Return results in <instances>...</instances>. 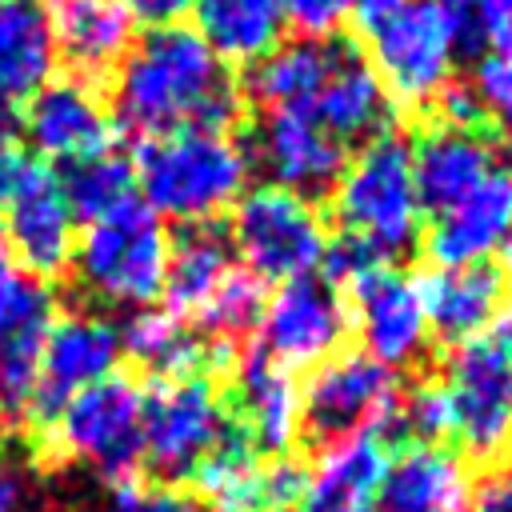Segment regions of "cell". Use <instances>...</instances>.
<instances>
[{"label":"cell","instance_id":"cell-1","mask_svg":"<svg viewBox=\"0 0 512 512\" xmlns=\"http://www.w3.org/2000/svg\"><path fill=\"white\" fill-rule=\"evenodd\" d=\"M112 72V124L140 140L176 128L228 132L240 112V84L228 60L184 24L148 28Z\"/></svg>","mask_w":512,"mask_h":512},{"label":"cell","instance_id":"cell-2","mask_svg":"<svg viewBox=\"0 0 512 512\" xmlns=\"http://www.w3.org/2000/svg\"><path fill=\"white\" fill-rule=\"evenodd\" d=\"M132 172L148 212L176 224H204L244 196L252 168L236 136L216 128H176L140 140Z\"/></svg>","mask_w":512,"mask_h":512},{"label":"cell","instance_id":"cell-3","mask_svg":"<svg viewBox=\"0 0 512 512\" xmlns=\"http://www.w3.org/2000/svg\"><path fill=\"white\" fill-rule=\"evenodd\" d=\"M332 216L340 240L356 244L372 260L396 264L412 256L424 236V208L416 196L408 140L396 132L364 140L332 184Z\"/></svg>","mask_w":512,"mask_h":512},{"label":"cell","instance_id":"cell-4","mask_svg":"<svg viewBox=\"0 0 512 512\" xmlns=\"http://www.w3.org/2000/svg\"><path fill=\"white\" fill-rule=\"evenodd\" d=\"M348 20L392 104H432L452 84L460 48L444 0H356Z\"/></svg>","mask_w":512,"mask_h":512},{"label":"cell","instance_id":"cell-5","mask_svg":"<svg viewBox=\"0 0 512 512\" xmlns=\"http://www.w3.org/2000/svg\"><path fill=\"white\" fill-rule=\"evenodd\" d=\"M172 236L140 200L92 220L72 248V272L88 300L104 308H152L164 292Z\"/></svg>","mask_w":512,"mask_h":512},{"label":"cell","instance_id":"cell-6","mask_svg":"<svg viewBox=\"0 0 512 512\" xmlns=\"http://www.w3.org/2000/svg\"><path fill=\"white\" fill-rule=\"evenodd\" d=\"M44 436L56 456L84 464L108 484H132L144 464V392L124 372L76 392L48 424Z\"/></svg>","mask_w":512,"mask_h":512},{"label":"cell","instance_id":"cell-7","mask_svg":"<svg viewBox=\"0 0 512 512\" xmlns=\"http://www.w3.org/2000/svg\"><path fill=\"white\" fill-rule=\"evenodd\" d=\"M228 240L236 260L260 284H288L312 276L328 252L324 220L312 208V200L276 184L244 188V196L236 200Z\"/></svg>","mask_w":512,"mask_h":512},{"label":"cell","instance_id":"cell-8","mask_svg":"<svg viewBox=\"0 0 512 512\" xmlns=\"http://www.w3.org/2000/svg\"><path fill=\"white\" fill-rule=\"evenodd\" d=\"M232 428L228 400L208 376L156 380L144 392V464L168 484L196 480Z\"/></svg>","mask_w":512,"mask_h":512},{"label":"cell","instance_id":"cell-9","mask_svg":"<svg viewBox=\"0 0 512 512\" xmlns=\"http://www.w3.org/2000/svg\"><path fill=\"white\" fill-rule=\"evenodd\" d=\"M396 404L400 380L392 368H384L368 352H336L316 364L308 388L300 392V428L316 444H336L360 432L388 440Z\"/></svg>","mask_w":512,"mask_h":512},{"label":"cell","instance_id":"cell-10","mask_svg":"<svg viewBox=\"0 0 512 512\" xmlns=\"http://www.w3.org/2000/svg\"><path fill=\"white\" fill-rule=\"evenodd\" d=\"M452 412V436L472 456H504L512 444V352L496 340H464L440 376Z\"/></svg>","mask_w":512,"mask_h":512},{"label":"cell","instance_id":"cell-11","mask_svg":"<svg viewBox=\"0 0 512 512\" xmlns=\"http://www.w3.org/2000/svg\"><path fill=\"white\" fill-rule=\"evenodd\" d=\"M352 332V312L344 292L328 276H300L280 284L260 312L256 348L280 368H316L340 352Z\"/></svg>","mask_w":512,"mask_h":512},{"label":"cell","instance_id":"cell-12","mask_svg":"<svg viewBox=\"0 0 512 512\" xmlns=\"http://www.w3.org/2000/svg\"><path fill=\"white\" fill-rule=\"evenodd\" d=\"M120 356H124V348H120V324L116 320H108L96 308L56 312V320L44 336V352H40L32 424L44 428L76 392L112 376Z\"/></svg>","mask_w":512,"mask_h":512},{"label":"cell","instance_id":"cell-13","mask_svg":"<svg viewBox=\"0 0 512 512\" xmlns=\"http://www.w3.org/2000/svg\"><path fill=\"white\" fill-rule=\"evenodd\" d=\"M340 288L352 312V328H360L364 352L372 360L396 372L424 356L432 332L412 276H404L396 264H368Z\"/></svg>","mask_w":512,"mask_h":512},{"label":"cell","instance_id":"cell-14","mask_svg":"<svg viewBox=\"0 0 512 512\" xmlns=\"http://www.w3.org/2000/svg\"><path fill=\"white\" fill-rule=\"evenodd\" d=\"M56 320V296L28 272L0 280V424H32V396L44 336Z\"/></svg>","mask_w":512,"mask_h":512},{"label":"cell","instance_id":"cell-15","mask_svg":"<svg viewBox=\"0 0 512 512\" xmlns=\"http://www.w3.org/2000/svg\"><path fill=\"white\" fill-rule=\"evenodd\" d=\"M240 144L248 168H260L268 184L288 188L304 200L332 192L348 160V148L332 132H324L312 116L300 112H260V124Z\"/></svg>","mask_w":512,"mask_h":512},{"label":"cell","instance_id":"cell-16","mask_svg":"<svg viewBox=\"0 0 512 512\" xmlns=\"http://www.w3.org/2000/svg\"><path fill=\"white\" fill-rule=\"evenodd\" d=\"M196 484L208 512H280L304 496V468L292 456H260L240 428H232L196 472Z\"/></svg>","mask_w":512,"mask_h":512},{"label":"cell","instance_id":"cell-17","mask_svg":"<svg viewBox=\"0 0 512 512\" xmlns=\"http://www.w3.org/2000/svg\"><path fill=\"white\" fill-rule=\"evenodd\" d=\"M36 156L72 164L112 148V112L84 76H52L28 96L24 132Z\"/></svg>","mask_w":512,"mask_h":512},{"label":"cell","instance_id":"cell-18","mask_svg":"<svg viewBox=\"0 0 512 512\" xmlns=\"http://www.w3.org/2000/svg\"><path fill=\"white\" fill-rule=\"evenodd\" d=\"M408 152H412L416 196L428 216H440L500 168V152L488 128H464L448 120L424 124L408 144Z\"/></svg>","mask_w":512,"mask_h":512},{"label":"cell","instance_id":"cell-19","mask_svg":"<svg viewBox=\"0 0 512 512\" xmlns=\"http://www.w3.org/2000/svg\"><path fill=\"white\" fill-rule=\"evenodd\" d=\"M4 216H8V224L0 232H4L8 256L28 276L48 284L52 276L68 272L72 248H76V216H72L68 196L52 168L36 164Z\"/></svg>","mask_w":512,"mask_h":512},{"label":"cell","instance_id":"cell-20","mask_svg":"<svg viewBox=\"0 0 512 512\" xmlns=\"http://www.w3.org/2000/svg\"><path fill=\"white\" fill-rule=\"evenodd\" d=\"M228 412L260 456H288L292 440L300 436V388L292 372L268 360L260 348H248L236 360Z\"/></svg>","mask_w":512,"mask_h":512},{"label":"cell","instance_id":"cell-21","mask_svg":"<svg viewBox=\"0 0 512 512\" xmlns=\"http://www.w3.org/2000/svg\"><path fill=\"white\" fill-rule=\"evenodd\" d=\"M416 292L428 332H436L444 344H464L496 324V312L504 304V272L492 260L436 264L416 280Z\"/></svg>","mask_w":512,"mask_h":512},{"label":"cell","instance_id":"cell-22","mask_svg":"<svg viewBox=\"0 0 512 512\" xmlns=\"http://www.w3.org/2000/svg\"><path fill=\"white\" fill-rule=\"evenodd\" d=\"M512 236V168H496L464 200L432 216L428 256L436 264H476L496 256Z\"/></svg>","mask_w":512,"mask_h":512},{"label":"cell","instance_id":"cell-23","mask_svg":"<svg viewBox=\"0 0 512 512\" xmlns=\"http://www.w3.org/2000/svg\"><path fill=\"white\" fill-rule=\"evenodd\" d=\"M308 116L324 132H332L344 148L388 132L392 100H388L384 84L376 80V72L368 68V60L348 40H340V52H336V60H332V68H328Z\"/></svg>","mask_w":512,"mask_h":512},{"label":"cell","instance_id":"cell-24","mask_svg":"<svg viewBox=\"0 0 512 512\" xmlns=\"http://www.w3.org/2000/svg\"><path fill=\"white\" fill-rule=\"evenodd\" d=\"M464 460L440 444L400 448L380 476L372 512H468Z\"/></svg>","mask_w":512,"mask_h":512},{"label":"cell","instance_id":"cell-25","mask_svg":"<svg viewBox=\"0 0 512 512\" xmlns=\"http://www.w3.org/2000/svg\"><path fill=\"white\" fill-rule=\"evenodd\" d=\"M240 268L228 228H220L216 220L204 224H184L180 236L168 248V272H164V300L168 312L180 316L184 324L196 328V320L204 316V308L216 300V292L224 288V280Z\"/></svg>","mask_w":512,"mask_h":512},{"label":"cell","instance_id":"cell-26","mask_svg":"<svg viewBox=\"0 0 512 512\" xmlns=\"http://www.w3.org/2000/svg\"><path fill=\"white\" fill-rule=\"evenodd\" d=\"M120 348L128 360H136L152 380H176V376H204L212 364H228V344L208 340L168 308H136L120 324Z\"/></svg>","mask_w":512,"mask_h":512},{"label":"cell","instance_id":"cell-27","mask_svg":"<svg viewBox=\"0 0 512 512\" xmlns=\"http://www.w3.org/2000/svg\"><path fill=\"white\" fill-rule=\"evenodd\" d=\"M384 464L388 448L372 432L324 444L312 476H304L308 512H372Z\"/></svg>","mask_w":512,"mask_h":512},{"label":"cell","instance_id":"cell-28","mask_svg":"<svg viewBox=\"0 0 512 512\" xmlns=\"http://www.w3.org/2000/svg\"><path fill=\"white\" fill-rule=\"evenodd\" d=\"M340 52V36H296L280 40L268 56L252 64L248 92L260 112H300L308 116L332 60Z\"/></svg>","mask_w":512,"mask_h":512},{"label":"cell","instance_id":"cell-29","mask_svg":"<svg viewBox=\"0 0 512 512\" xmlns=\"http://www.w3.org/2000/svg\"><path fill=\"white\" fill-rule=\"evenodd\" d=\"M60 48L48 0H0V96L28 100L56 76Z\"/></svg>","mask_w":512,"mask_h":512},{"label":"cell","instance_id":"cell-30","mask_svg":"<svg viewBox=\"0 0 512 512\" xmlns=\"http://www.w3.org/2000/svg\"><path fill=\"white\" fill-rule=\"evenodd\" d=\"M60 60L72 64V76H100L120 64L132 44V16L120 0H48Z\"/></svg>","mask_w":512,"mask_h":512},{"label":"cell","instance_id":"cell-31","mask_svg":"<svg viewBox=\"0 0 512 512\" xmlns=\"http://www.w3.org/2000/svg\"><path fill=\"white\" fill-rule=\"evenodd\" d=\"M196 32L220 60L256 64L288 28L284 0H192Z\"/></svg>","mask_w":512,"mask_h":512},{"label":"cell","instance_id":"cell-32","mask_svg":"<svg viewBox=\"0 0 512 512\" xmlns=\"http://www.w3.org/2000/svg\"><path fill=\"white\" fill-rule=\"evenodd\" d=\"M64 196H68V208L76 220L92 224L132 200L136 196V172H132V160L104 148V152H92L84 160H72V164H60L56 172Z\"/></svg>","mask_w":512,"mask_h":512},{"label":"cell","instance_id":"cell-33","mask_svg":"<svg viewBox=\"0 0 512 512\" xmlns=\"http://www.w3.org/2000/svg\"><path fill=\"white\" fill-rule=\"evenodd\" d=\"M460 56H508L512 60V0H444Z\"/></svg>","mask_w":512,"mask_h":512},{"label":"cell","instance_id":"cell-34","mask_svg":"<svg viewBox=\"0 0 512 512\" xmlns=\"http://www.w3.org/2000/svg\"><path fill=\"white\" fill-rule=\"evenodd\" d=\"M468 88L476 92L484 124H492L496 136L512 148V60L508 56H484L476 64V80Z\"/></svg>","mask_w":512,"mask_h":512},{"label":"cell","instance_id":"cell-35","mask_svg":"<svg viewBox=\"0 0 512 512\" xmlns=\"http://www.w3.org/2000/svg\"><path fill=\"white\" fill-rule=\"evenodd\" d=\"M100 512H208L192 492L172 484H116Z\"/></svg>","mask_w":512,"mask_h":512},{"label":"cell","instance_id":"cell-36","mask_svg":"<svg viewBox=\"0 0 512 512\" xmlns=\"http://www.w3.org/2000/svg\"><path fill=\"white\" fill-rule=\"evenodd\" d=\"M352 4L356 0H284V16L300 28V36H336Z\"/></svg>","mask_w":512,"mask_h":512},{"label":"cell","instance_id":"cell-37","mask_svg":"<svg viewBox=\"0 0 512 512\" xmlns=\"http://www.w3.org/2000/svg\"><path fill=\"white\" fill-rule=\"evenodd\" d=\"M468 512H512V456H496L492 468L468 492Z\"/></svg>","mask_w":512,"mask_h":512},{"label":"cell","instance_id":"cell-38","mask_svg":"<svg viewBox=\"0 0 512 512\" xmlns=\"http://www.w3.org/2000/svg\"><path fill=\"white\" fill-rule=\"evenodd\" d=\"M32 496H36L32 472L24 464L0 460V512H28Z\"/></svg>","mask_w":512,"mask_h":512},{"label":"cell","instance_id":"cell-39","mask_svg":"<svg viewBox=\"0 0 512 512\" xmlns=\"http://www.w3.org/2000/svg\"><path fill=\"white\" fill-rule=\"evenodd\" d=\"M32 168H36V160L24 156L16 144L0 148V212H8V204L16 200V192L24 188V180L32 176Z\"/></svg>","mask_w":512,"mask_h":512},{"label":"cell","instance_id":"cell-40","mask_svg":"<svg viewBox=\"0 0 512 512\" xmlns=\"http://www.w3.org/2000/svg\"><path fill=\"white\" fill-rule=\"evenodd\" d=\"M120 8L132 20H144L152 28H164V24H176L184 12H192V0H120Z\"/></svg>","mask_w":512,"mask_h":512},{"label":"cell","instance_id":"cell-41","mask_svg":"<svg viewBox=\"0 0 512 512\" xmlns=\"http://www.w3.org/2000/svg\"><path fill=\"white\" fill-rule=\"evenodd\" d=\"M20 132H24V108H20V100L0 96V148L16 144Z\"/></svg>","mask_w":512,"mask_h":512},{"label":"cell","instance_id":"cell-42","mask_svg":"<svg viewBox=\"0 0 512 512\" xmlns=\"http://www.w3.org/2000/svg\"><path fill=\"white\" fill-rule=\"evenodd\" d=\"M496 344L512 352V288H504V304L496 312Z\"/></svg>","mask_w":512,"mask_h":512},{"label":"cell","instance_id":"cell-43","mask_svg":"<svg viewBox=\"0 0 512 512\" xmlns=\"http://www.w3.org/2000/svg\"><path fill=\"white\" fill-rule=\"evenodd\" d=\"M12 272V256H8V244H4V232H0V280Z\"/></svg>","mask_w":512,"mask_h":512},{"label":"cell","instance_id":"cell-44","mask_svg":"<svg viewBox=\"0 0 512 512\" xmlns=\"http://www.w3.org/2000/svg\"><path fill=\"white\" fill-rule=\"evenodd\" d=\"M280 512H296V508H280Z\"/></svg>","mask_w":512,"mask_h":512}]
</instances>
